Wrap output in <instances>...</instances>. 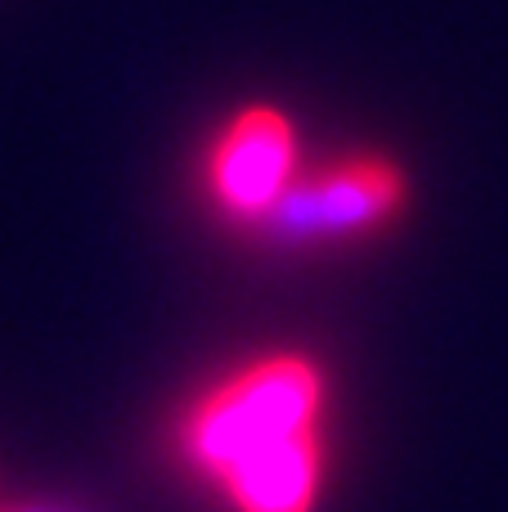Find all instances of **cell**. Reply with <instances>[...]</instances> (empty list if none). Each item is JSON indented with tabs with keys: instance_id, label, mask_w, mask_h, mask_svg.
Masks as SVG:
<instances>
[{
	"instance_id": "obj_1",
	"label": "cell",
	"mask_w": 508,
	"mask_h": 512,
	"mask_svg": "<svg viewBox=\"0 0 508 512\" xmlns=\"http://www.w3.org/2000/svg\"><path fill=\"white\" fill-rule=\"evenodd\" d=\"M171 463L225 512H320L329 490V373L306 351H266L185 400Z\"/></svg>"
},
{
	"instance_id": "obj_2",
	"label": "cell",
	"mask_w": 508,
	"mask_h": 512,
	"mask_svg": "<svg viewBox=\"0 0 508 512\" xmlns=\"http://www.w3.org/2000/svg\"><path fill=\"white\" fill-rule=\"evenodd\" d=\"M410 203V176L401 162L365 153L293 176L266 221L252 234L279 248H324L378 234L396 221Z\"/></svg>"
},
{
	"instance_id": "obj_3",
	"label": "cell",
	"mask_w": 508,
	"mask_h": 512,
	"mask_svg": "<svg viewBox=\"0 0 508 512\" xmlns=\"http://www.w3.org/2000/svg\"><path fill=\"white\" fill-rule=\"evenodd\" d=\"M297 176L293 117L275 104H248L212 135L203 158L207 203L239 230H257Z\"/></svg>"
},
{
	"instance_id": "obj_4",
	"label": "cell",
	"mask_w": 508,
	"mask_h": 512,
	"mask_svg": "<svg viewBox=\"0 0 508 512\" xmlns=\"http://www.w3.org/2000/svg\"><path fill=\"white\" fill-rule=\"evenodd\" d=\"M0 512H95L81 504H54V499H41V504H18V508H0Z\"/></svg>"
}]
</instances>
